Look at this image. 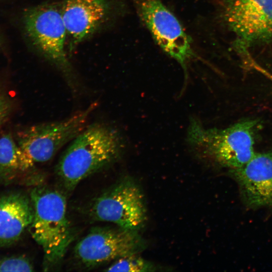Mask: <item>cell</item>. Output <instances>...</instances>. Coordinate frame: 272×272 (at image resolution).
Segmentation results:
<instances>
[{
    "label": "cell",
    "mask_w": 272,
    "mask_h": 272,
    "mask_svg": "<svg viewBox=\"0 0 272 272\" xmlns=\"http://www.w3.org/2000/svg\"><path fill=\"white\" fill-rule=\"evenodd\" d=\"M123 149L119 132L103 123L85 127L63 153L56 171L63 185L74 189L83 179L118 159Z\"/></svg>",
    "instance_id": "6da1fadb"
},
{
    "label": "cell",
    "mask_w": 272,
    "mask_h": 272,
    "mask_svg": "<svg viewBox=\"0 0 272 272\" xmlns=\"http://www.w3.org/2000/svg\"><path fill=\"white\" fill-rule=\"evenodd\" d=\"M258 122L241 120L224 128H206L197 119L192 118L187 131V142L198 155L229 170L248 162L254 150Z\"/></svg>",
    "instance_id": "7a4b0ae2"
},
{
    "label": "cell",
    "mask_w": 272,
    "mask_h": 272,
    "mask_svg": "<svg viewBox=\"0 0 272 272\" xmlns=\"http://www.w3.org/2000/svg\"><path fill=\"white\" fill-rule=\"evenodd\" d=\"M219 6L220 22L234 36L233 48L246 65L259 71L250 50L272 44V0H221Z\"/></svg>",
    "instance_id": "3957f363"
},
{
    "label": "cell",
    "mask_w": 272,
    "mask_h": 272,
    "mask_svg": "<svg viewBox=\"0 0 272 272\" xmlns=\"http://www.w3.org/2000/svg\"><path fill=\"white\" fill-rule=\"evenodd\" d=\"M31 198L32 236L42 248L46 264L55 265L62 259L73 238L65 198L59 192L44 187L34 189Z\"/></svg>",
    "instance_id": "277c9868"
},
{
    "label": "cell",
    "mask_w": 272,
    "mask_h": 272,
    "mask_svg": "<svg viewBox=\"0 0 272 272\" xmlns=\"http://www.w3.org/2000/svg\"><path fill=\"white\" fill-rule=\"evenodd\" d=\"M96 106L92 104L64 120L34 125L23 131L18 144L21 170L31 167L35 163L50 160L60 148L85 128L89 115Z\"/></svg>",
    "instance_id": "5b68a950"
},
{
    "label": "cell",
    "mask_w": 272,
    "mask_h": 272,
    "mask_svg": "<svg viewBox=\"0 0 272 272\" xmlns=\"http://www.w3.org/2000/svg\"><path fill=\"white\" fill-rule=\"evenodd\" d=\"M140 19L158 46L182 66L185 78L187 65L195 57L190 38L176 17L161 0H134Z\"/></svg>",
    "instance_id": "8992f818"
},
{
    "label": "cell",
    "mask_w": 272,
    "mask_h": 272,
    "mask_svg": "<svg viewBox=\"0 0 272 272\" xmlns=\"http://www.w3.org/2000/svg\"><path fill=\"white\" fill-rule=\"evenodd\" d=\"M23 20L26 33L35 47L70 76L71 66L65 51L67 32L61 10L53 5H40L27 10Z\"/></svg>",
    "instance_id": "52a82bcc"
},
{
    "label": "cell",
    "mask_w": 272,
    "mask_h": 272,
    "mask_svg": "<svg viewBox=\"0 0 272 272\" xmlns=\"http://www.w3.org/2000/svg\"><path fill=\"white\" fill-rule=\"evenodd\" d=\"M91 212L98 221L132 231L143 228L147 217L144 195L130 179L121 181L97 197Z\"/></svg>",
    "instance_id": "ba28073f"
},
{
    "label": "cell",
    "mask_w": 272,
    "mask_h": 272,
    "mask_svg": "<svg viewBox=\"0 0 272 272\" xmlns=\"http://www.w3.org/2000/svg\"><path fill=\"white\" fill-rule=\"evenodd\" d=\"M118 228L92 230L75 246L76 258L85 266H93L144 250L145 242L138 231Z\"/></svg>",
    "instance_id": "9c48e42d"
},
{
    "label": "cell",
    "mask_w": 272,
    "mask_h": 272,
    "mask_svg": "<svg viewBox=\"0 0 272 272\" xmlns=\"http://www.w3.org/2000/svg\"><path fill=\"white\" fill-rule=\"evenodd\" d=\"M229 171L247 207L272 206V152H256L243 166Z\"/></svg>",
    "instance_id": "30bf717a"
},
{
    "label": "cell",
    "mask_w": 272,
    "mask_h": 272,
    "mask_svg": "<svg viewBox=\"0 0 272 272\" xmlns=\"http://www.w3.org/2000/svg\"><path fill=\"white\" fill-rule=\"evenodd\" d=\"M108 0H65L61 13L73 45L92 34L106 18Z\"/></svg>",
    "instance_id": "8fae6325"
},
{
    "label": "cell",
    "mask_w": 272,
    "mask_h": 272,
    "mask_svg": "<svg viewBox=\"0 0 272 272\" xmlns=\"http://www.w3.org/2000/svg\"><path fill=\"white\" fill-rule=\"evenodd\" d=\"M33 217L34 211L25 196L16 193L0 198V244L17 239L31 224Z\"/></svg>",
    "instance_id": "7c38bea8"
},
{
    "label": "cell",
    "mask_w": 272,
    "mask_h": 272,
    "mask_svg": "<svg viewBox=\"0 0 272 272\" xmlns=\"http://www.w3.org/2000/svg\"><path fill=\"white\" fill-rule=\"evenodd\" d=\"M21 170L20 152L9 134L0 138V176L9 177Z\"/></svg>",
    "instance_id": "4fadbf2b"
},
{
    "label": "cell",
    "mask_w": 272,
    "mask_h": 272,
    "mask_svg": "<svg viewBox=\"0 0 272 272\" xmlns=\"http://www.w3.org/2000/svg\"><path fill=\"white\" fill-rule=\"evenodd\" d=\"M156 267L150 261L134 254L119 258L105 270L107 271H154Z\"/></svg>",
    "instance_id": "5bb4252c"
},
{
    "label": "cell",
    "mask_w": 272,
    "mask_h": 272,
    "mask_svg": "<svg viewBox=\"0 0 272 272\" xmlns=\"http://www.w3.org/2000/svg\"><path fill=\"white\" fill-rule=\"evenodd\" d=\"M33 267L23 257H11L0 261V271H31Z\"/></svg>",
    "instance_id": "9a60e30c"
},
{
    "label": "cell",
    "mask_w": 272,
    "mask_h": 272,
    "mask_svg": "<svg viewBox=\"0 0 272 272\" xmlns=\"http://www.w3.org/2000/svg\"><path fill=\"white\" fill-rule=\"evenodd\" d=\"M10 102L0 93V124L6 119L10 112Z\"/></svg>",
    "instance_id": "2e32d148"
},
{
    "label": "cell",
    "mask_w": 272,
    "mask_h": 272,
    "mask_svg": "<svg viewBox=\"0 0 272 272\" xmlns=\"http://www.w3.org/2000/svg\"><path fill=\"white\" fill-rule=\"evenodd\" d=\"M1 39H0V45H1Z\"/></svg>",
    "instance_id": "e0dca14e"
}]
</instances>
